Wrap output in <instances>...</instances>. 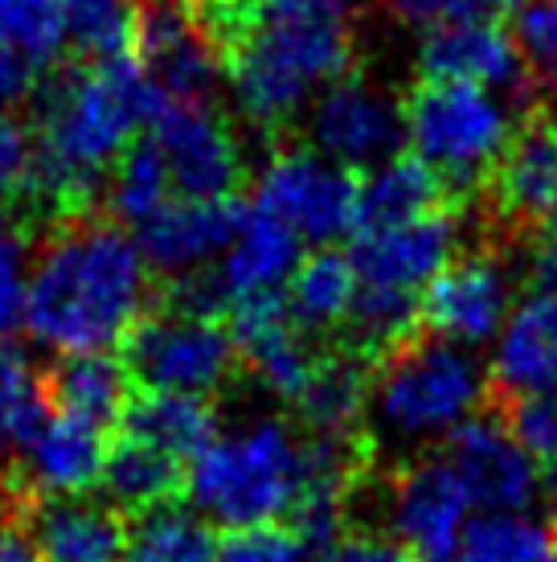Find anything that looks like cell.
<instances>
[{
  "label": "cell",
  "mask_w": 557,
  "mask_h": 562,
  "mask_svg": "<svg viewBox=\"0 0 557 562\" xmlns=\"http://www.w3.org/2000/svg\"><path fill=\"white\" fill-rule=\"evenodd\" d=\"M152 267L120 222L75 218L33 255L25 328L58 353H107L148 316Z\"/></svg>",
  "instance_id": "cell-1"
},
{
  "label": "cell",
  "mask_w": 557,
  "mask_h": 562,
  "mask_svg": "<svg viewBox=\"0 0 557 562\" xmlns=\"http://www.w3.org/2000/svg\"><path fill=\"white\" fill-rule=\"evenodd\" d=\"M169 99L156 91L144 66L127 58L91 63L49 82L37 120V157L21 193L33 202L82 214L115 160L136 144L139 127H152Z\"/></svg>",
  "instance_id": "cell-2"
},
{
  "label": "cell",
  "mask_w": 557,
  "mask_h": 562,
  "mask_svg": "<svg viewBox=\"0 0 557 562\" xmlns=\"http://www.w3.org/2000/svg\"><path fill=\"white\" fill-rule=\"evenodd\" d=\"M349 63V0H254L226 58V87L242 120L283 127Z\"/></svg>",
  "instance_id": "cell-3"
},
{
  "label": "cell",
  "mask_w": 557,
  "mask_h": 562,
  "mask_svg": "<svg viewBox=\"0 0 557 562\" xmlns=\"http://www.w3.org/2000/svg\"><path fill=\"white\" fill-rule=\"evenodd\" d=\"M492 378L467 345L418 328L398 349H389L373 370L370 436L394 443H431L480 415Z\"/></svg>",
  "instance_id": "cell-4"
},
{
  "label": "cell",
  "mask_w": 557,
  "mask_h": 562,
  "mask_svg": "<svg viewBox=\"0 0 557 562\" xmlns=\"http://www.w3.org/2000/svg\"><path fill=\"white\" fill-rule=\"evenodd\" d=\"M304 488V439L283 419L214 436L189 460V497L214 526L254 530L292 514Z\"/></svg>",
  "instance_id": "cell-5"
},
{
  "label": "cell",
  "mask_w": 557,
  "mask_h": 562,
  "mask_svg": "<svg viewBox=\"0 0 557 562\" xmlns=\"http://www.w3.org/2000/svg\"><path fill=\"white\" fill-rule=\"evenodd\" d=\"M509 94L476 82L427 79L406 103V144L447 186H476L496 172L512 140Z\"/></svg>",
  "instance_id": "cell-6"
},
{
  "label": "cell",
  "mask_w": 557,
  "mask_h": 562,
  "mask_svg": "<svg viewBox=\"0 0 557 562\" xmlns=\"http://www.w3.org/2000/svg\"><path fill=\"white\" fill-rule=\"evenodd\" d=\"M124 361L139 391H177L214 398L238 374V345L217 316H189L177 308L144 316L124 341Z\"/></svg>",
  "instance_id": "cell-7"
},
{
  "label": "cell",
  "mask_w": 557,
  "mask_h": 562,
  "mask_svg": "<svg viewBox=\"0 0 557 562\" xmlns=\"http://www.w3.org/2000/svg\"><path fill=\"white\" fill-rule=\"evenodd\" d=\"M254 205L304 243L328 247L356 231V177L320 148H278L254 181Z\"/></svg>",
  "instance_id": "cell-8"
},
{
  "label": "cell",
  "mask_w": 557,
  "mask_h": 562,
  "mask_svg": "<svg viewBox=\"0 0 557 562\" xmlns=\"http://www.w3.org/2000/svg\"><path fill=\"white\" fill-rule=\"evenodd\" d=\"M139 66L172 103H209L226 79L214 25L189 0H152L139 9Z\"/></svg>",
  "instance_id": "cell-9"
},
{
  "label": "cell",
  "mask_w": 557,
  "mask_h": 562,
  "mask_svg": "<svg viewBox=\"0 0 557 562\" xmlns=\"http://www.w3.org/2000/svg\"><path fill=\"white\" fill-rule=\"evenodd\" d=\"M304 115L311 148L344 169H373L406 144V108L365 79L328 82Z\"/></svg>",
  "instance_id": "cell-10"
},
{
  "label": "cell",
  "mask_w": 557,
  "mask_h": 562,
  "mask_svg": "<svg viewBox=\"0 0 557 562\" xmlns=\"http://www.w3.org/2000/svg\"><path fill=\"white\" fill-rule=\"evenodd\" d=\"M447 464L467 488L471 509L480 514L533 509L545 488L542 464L512 436L509 419H496L484 411L447 436Z\"/></svg>",
  "instance_id": "cell-11"
},
{
  "label": "cell",
  "mask_w": 557,
  "mask_h": 562,
  "mask_svg": "<svg viewBox=\"0 0 557 562\" xmlns=\"http://www.w3.org/2000/svg\"><path fill=\"white\" fill-rule=\"evenodd\" d=\"M467 514L471 497L447 456H414L389 476V526L414 559H455Z\"/></svg>",
  "instance_id": "cell-12"
},
{
  "label": "cell",
  "mask_w": 557,
  "mask_h": 562,
  "mask_svg": "<svg viewBox=\"0 0 557 562\" xmlns=\"http://www.w3.org/2000/svg\"><path fill=\"white\" fill-rule=\"evenodd\" d=\"M152 140L164 153L172 189L185 198H230L247 157L226 115L209 103H164L152 120Z\"/></svg>",
  "instance_id": "cell-13"
},
{
  "label": "cell",
  "mask_w": 557,
  "mask_h": 562,
  "mask_svg": "<svg viewBox=\"0 0 557 562\" xmlns=\"http://www.w3.org/2000/svg\"><path fill=\"white\" fill-rule=\"evenodd\" d=\"M512 313V276L492 250L451 259L447 271L422 292V328L455 345H488Z\"/></svg>",
  "instance_id": "cell-14"
},
{
  "label": "cell",
  "mask_w": 557,
  "mask_h": 562,
  "mask_svg": "<svg viewBox=\"0 0 557 562\" xmlns=\"http://www.w3.org/2000/svg\"><path fill=\"white\" fill-rule=\"evenodd\" d=\"M242 214L247 210L230 202V198L172 193L152 218H144L136 226V243L156 276L177 280V276L205 271L209 263H217L234 243V235H238Z\"/></svg>",
  "instance_id": "cell-15"
},
{
  "label": "cell",
  "mask_w": 557,
  "mask_h": 562,
  "mask_svg": "<svg viewBox=\"0 0 557 562\" xmlns=\"http://www.w3.org/2000/svg\"><path fill=\"white\" fill-rule=\"evenodd\" d=\"M418 70L427 79L476 82L500 94L528 91V58L516 33H509L492 16H467L439 25L418 46Z\"/></svg>",
  "instance_id": "cell-16"
},
{
  "label": "cell",
  "mask_w": 557,
  "mask_h": 562,
  "mask_svg": "<svg viewBox=\"0 0 557 562\" xmlns=\"http://www.w3.org/2000/svg\"><path fill=\"white\" fill-rule=\"evenodd\" d=\"M455 247H459V226L451 214L434 210V214L414 222L356 231V243L349 255H353L361 283L422 296L447 271V263L455 259Z\"/></svg>",
  "instance_id": "cell-17"
},
{
  "label": "cell",
  "mask_w": 557,
  "mask_h": 562,
  "mask_svg": "<svg viewBox=\"0 0 557 562\" xmlns=\"http://www.w3.org/2000/svg\"><path fill=\"white\" fill-rule=\"evenodd\" d=\"M230 333L263 391H271L283 403H295L304 394L311 370H316V353L304 341V328L295 325L283 292L234 300Z\"/></svg>",
  "instance_id": "cell-18"
},
{
  "label": "cell",
  "mask_w": 557,
  "mask_h": 562,
  "mask_svg": "<svg viewBox=\"0 0 557 562\" xmlns=\"http://www.w3.org/2000/svg\"><path fill=\"white\" fill-rule=\"evenodd\" d=\"M16 456L21 460L9 476H13L16 493L25 497V505L33 497H82L103 476L107 436L99 423L54 411Z\"/></svg>",
  "instance_id": "cell-19"
},
{
  "label": "cell",
  "mask_w": 557,
  "mask_h": 562,
  "mask_svg": "<svg viewBox=\"0 0 557 562\" xmlns=\"http://www.w3.org/2000/svg\"><path fill=\"white\" fill-rule=\"evenodd\" d=\"M21 521L42 562H127L132 530L115 505L87 497H33Z\"/></svg>",
  "instance_id": "cell-20"
},
{
  "label": "cell",
  "mask_w": 557,
  "mask_h": 562,
  "mask_svg": "<svg viewBox=\"0 0 557 562\" xmlns=\"http://www.w3.org/2000/svg\"><path fill=\"white\" fill-rule=\"evenodd\" d=\"M492 391L509 398L542 394L557 386V296L528 292L512 304L504 325L496 333L492 353Z\"/></svg>",
  "instance_id": "cell-21"
},
{
  "label": "cell",
  "mask_w": 557,
  "mask_h": 562,
  "mask_svg": "<svg viewBox=\"0 0 557 562\" xmlns=\"http://www.w3.org/2000/svg\"><path fill=\"white\" fill-rule=\"evenodd\" d=\"M373 370L377 366L349 345H341L328 358H316L308 386L295 398V411H299V423L308 427V436L370 439Z\"/></svg>",
  "instance_id": "cell-22"
},
{
  "label": "cell",
  "mask_w": 557,
  "mask_h": 562,
  "mask_svg": "<svg viewBox=\"0 0 557 562\" xmlns=\"http://www.w3.org/2000/svg\"><path fill=\"white\" fill-rule=\"evenodd\" d=\"M304 259V238L295 235L292 226H283L275 214H266L259 205H250L238 235L226 247V255L217 259V280L226 288V296H263V292H283L287 280L295 276V267Z\"/></svg>",
  "instance_id": "cell-23"
},
{
  "label": "cell",
  "mask_w": 557,
  "mask_h": 562,
  "mask_svg": "<svg viewBox=\"0 0 557 562\" xmlns=\"http://www.w3.org/2000/svg\"><path fill=\"white\" fill-rule=\"evenodd\" d=\"M496 202L516 222L549 231L557 222V124L537 120L512 132L496 165Z\"/></svg>",
  "instance_id": "cell-24"
},
{
  "label": "cell",
  "mask_w": 557,
  "mask_h": 562,
  "mask_svg": "<svg viewBox=\"0 0 557 562\" xmlns=\"http://www.w3.org/2000/svg\"><path fill=\"white\" fill-rule=\"evenodd\" d=\"M42 382H46V398L54 411L91 419L99 427L124 419L127 403L136 394V378L127 370V361L115 358L111 349L107 353H62Z\"/></svg>",
  "instance_id": "cell-25"
},
{
  "label": "cell",
  "mask_w": 557,
  "mask_h": 562,
  "mask_svg": "<svg viewBox=\"0 0 557 562\" xmlns=\"http://www.w3.org/2000/svg\"><path fill=\"white\" fill-rule=\"evenodd\" d=\"M443 177L414 153H394L356 181V231L398 226L443 210Z\"/></svg>",
  "instance_id": "cell-26"
},
{
  "label": "cell",
  "mask_w": 557,
  "mask_h": 562,
  "mask_svg": "<svg viewBox=\"0 0 557 562\" xmlns=\"http://www.w3.org/2000/svg\"><path fill=\"white\" fill-rule=\"evenodd\" d=\"M103 493L120 514H148L160 505H172L189 488L185 460L160 452L152 443H144L136 436H120L107 443V460H103Z\"/></svg>",
  "instance_id": "cell-27"
},
{
  "label": "cell",
  "mask_w": 557,
  "mask_h": 562,
  "mask_svg": "<svg viewBox=\"0 0 557 562\" xmlns=\"http://www.w3.org/2000/svg\"><path fill=\"white\" fill-rule=\"evenodd\" d=\"M127 436L152 443L160 452L177 460H193L217 431L214 403L202 394H177V391H139L124 411Z\"/></svg>",
  "instance_id": "cell-28"
},
{
  "label": "cell",
  "mask_w": 557,
  "mask_h": 562,
  "mask_svg": "<svg viewBox=\"0 0 557 562\" xmlns=\"http://www.w3.org/2000/svg\"><path fill=\"white\" fill-rule=\"evenodd\" d=\"M356 292H361V276H356L353 255L332 247H320L311 250L308 259H299L295 276L283 288L287 308H292L295 325L304 333L344 328V321H349L356 304Z\"/></svg>",
  "instance_id": "cell-29"
},
{
  "label": "cell",
  "mask_w": 557,
  "mask_h": 562,
  "mask_svg": "<svg viewBox=\"0 0 557 562\" xmlns=\"http://www.w3.org/2000/svg\"><path fill=\"white\" fill-rule=\"evenodd\" d=\"M221 538L214 533V521L197 509H181L177 501L148 509L132 526L127 562H217Z\"/></svg>",
  "instance_id": "cell-30"
},
{
  "label": "cell",
  "mask_w": 557,
  "mask_h": 562,
  "mask_svg": "<svg viewBox=\"0 0 557 562\" xmlns=\"http://www.w3.org/2000/svg\"><path fill=\"white\" fill-rule=\"evenodd\" d=\"M554 542L557 533L528 509L480 514L464 526L459 562H545Z\"/></svg>",
  "instance_id": "cell-31"
},
{
  "label": "cell",
  "mask_w": 557,
  "mask_h": 562,
  "mask_svg": "<svg viewBox=\"0 0 557 562\" xmlns=\"http://www.w3.org/2000/svg\"><path fill=\"white\" fill-rule=\"evenodd\" d=\"M107 210L115 222L139 226L144 218H152L160 205L169 202L172 193V172L164 153L156 148V140H136L124 157L115 160V169L107 172Z\"/></svg>",
  "instance_id": "cell-32"
},
{
  "label": "cell",
  "mask_w": 557,
  "mask_h": 562,
  "mask_svg": "<svg viewBox=\"0 0 557 562\" xmlns=\"http://www.w3.org/2000/svg\"><path fill=\"white\" fill-rule=\"evenodd\" d=\"M62 13L66 37L87 63H111V58H127L136 49V0H62Z\"/></svg>",
  "instance_id": "cell-33"
},
{
  "label": "cell",
  "mask_w": 557,
  "mask_h": 562,
  "mask_svg": "<svg viewBox=\"0 0 557 562\" xmlns=\"http://www.w3.org/2000/svg\"><path fill=\"white\" fill-rule=\"evenodd\" d=\"M46 415V382L33 374L30 358L9 345V337H0V448L21 452L37 436Z\"/></svg>",
  "instance_id": "cell-34"
},
{
  "label": "cell",
  "mask_w": 557,
  "mask_h": 562,
  "mask_svg": "<svg viewBox=\"0 0 557 562\" xmlns=\"http://www.w3.org/2000/svg\"><path fill=\"white\" fill-rule=\"evenodd\" d=\"M0 46L21 54L33 70H46L66 54L62 0H0Z\"/></svg>",
  "instance_id": "cell-35"
},
{
  "label": "cell",
  "mask_w": 557,
  "mask_h": 562,
  "mask_svg": "<svg viewBox=\"0 0 557 562\" xmlns=\"http://www.w3.org/2000/svg\"><path fill=\"white\" fill-rule=\"evenodd\" d=\"M33 250L30 238L0 226V337H9L25 325V300H30Z\"/></svg>",
  "instance_id": "cell-36"
},
{
  "label": "cell",
  "mask_w": 557,
  "mask_h": 562,
  "mask_svg": "<svg viewBox=\"0 0 557 562\" xmlns=\"http://www.w3.org/2000/svg\"><path fill=\"white\" fill-rule=\"evenodd\" d=\"M516 42L525 49L528 70L557 87V0H528L516 9Z\"/></svg>",
  "instance_id": "cell-37"
},
{
  "label": "cell",
  "mask_w": 557,
  "mask_h": 562,
  "mask_svg": "<svg viewBox=\"0 0 557 562\" xmlns=\"http://www.w3.org/2000/svg\"><path fill=\"white\" fill-rule=\"evenodd\" d=\"M217 562H308V547L287 526H254L226 533Z\"/></svg>",
  "instance_id": "cell-38"
},
{
  "label": "cell",
  "mask_w": 557,
  "mask_h": 562,
  "mask_svg": "<svg viewBox=\"0 0 557 562\" xmlns=\"http://www.w3.org/2000/svg\"><path fill=\"white\" fill-rule=\"evenodd\" d=\"M37 140L25 120H16L13 111H0V193H21L30 181Z\"/></svg>",
  "instance_id": "cell-39"
},
{
  "label": "cell",
  "mask_w": 557,
  "mask_h": 562,
  "mask_svg": "<svg viewBox=\"0 0 557 562\" xmlns=\"http://www.w3.org/2000/svg\"><path fill=\"white\" fill-rule=\"evenodd\" d=\"M389 13L398 16L410 30L431 33L451 21H467V16H484L488 0H386Z\"/></svg>",
  "instance_id": "cell-40"
},
{
  "label": "cell",
  "mask_w": 557,
  "mask_h": 562,
  "mask_svg": "<svg viewBox=\"0 0 557 562\" xmlns=\"http://www.w3.org/2000/svg\"><path fill=\"white\" fill-rule=\"evenodd\" d=\"M316 562H414L402 542H394L377 530H344Z\"/></svg>",
  "instance_id": "cell-41"
},
{
  "label": "cell",
  "mask_w": 557,
  "mask_h": 562,
  "mask_svg": "<svg viewBox=\"0 0 557 562\" xmlns=\"http://www.w3.org/2000/svg\"><path fill=\"white\" fill-rule=\"evenodd\" d=\"M33 70L21 54H13V49L0 46V111H13L25 94L33 91Z\"/></svg>",
  "instance_id": "cell-42"
},
{
  "label": "cell",
  "mask_w": 557,
  "mask_h": 562,
  "mask_svg": "<svg viewBox=\"0 0 557 562\" xmlns=\"http://www.w3.org/2000/svg\"><path fill=\"white\" fill-rule=\"evenodd\" d=\"M528 280H533V292L557 296V231H545L537 247L528 250Z\"/></svg>",
  "instance_id": "cell-43"
},
{
  "label": "cell",
  "mask_w": 557,
  "mask_h": 562,
  "mask_svg": "<svg viewBox=\"0 0 557 562\" xmlns=\"http://www.w3.org/2000/svg\"><path fill=\"white\" fill-rule=\"evenodd\" d=\"M0 562H42L33 538L25 530H16L13 521H0Z\"/></svg>",
  "instance_id": "cell-44"
},
{
  "label": "cell",
  "mask_w": 557,
  "mask_h": 562,
  "mask_svg": "<svg viewBox=\"0 0 557 562\" xmlns=\"http://www.w3.org/2000/svg\"><path fill=\"white\" fill-rule=\"evenodd\" d=\"M488 4H496V9H525L528 0H488Z\"/></svg>",
  "instance_id": "cell-45"
},
{
  "label": "cell",
  "mask_w": 557,
  "mask_h": 562,
  "mask_svg": "<svg viewBox=\"0 0 557 562\" xmlns=\"http://www.w3.org/2000/svg\"><path fill=\"white\" fill-rule=\"evenodd\" d=\"M545 562H557V542H554V550H549V559H545Z\"/></svg>",
  "instance_id": "cell-46"
},
{
  "label": "cell",
  "mask_w": 557,
  "mask_h": 562,
  "mask_svg": "<svg viewBox=\"0 0 557 562\" xmlns=\"http://www.w3.org/2000/svg\"><path fill=\"white\" fill-rule=\"evenodd\" d=\"M414 562H439V559H414Z\"/></svg>",
  "instance_id": "cell-47"
},
{
  "label": "cell",
  "mask_w": 557,
  "mask_h": 562,
  "mask_svg": "<svg viewBox=\"0 0 557 562\" xmlns=\"http://www.w3.org/2000/svg\"><path fill=\"white\" fill-rule=\"evenodd\" d=\"M247 4H254V0H247Z\"/></svg>",
  "instance_id": "cell-48"
},
{
  "label": "cell",
  "mask_w": 557,
  "mask_h": 562,
  "mask_svg": "<svg viewBox=\"0 0 557 562\" xmlns=\"http://www.w3.org/2000/svg\"><path fill=\"white\" fill-rule=\"evenodd\" d=\"M554 124H557V120H554Z\"/></svg>",
  "instance_id": "cell-49"
}]
</instances>
